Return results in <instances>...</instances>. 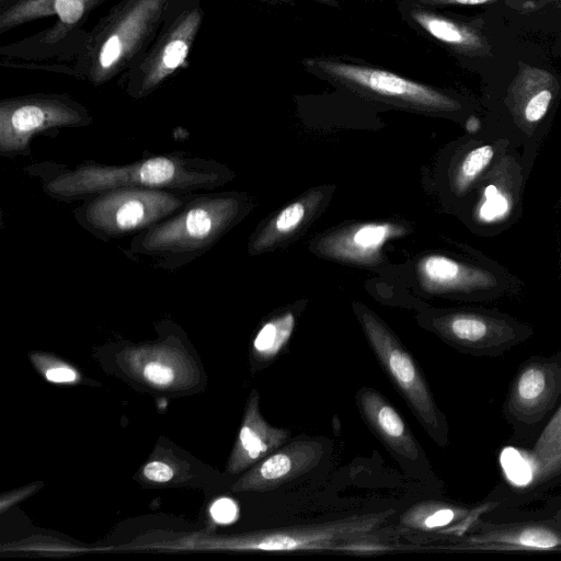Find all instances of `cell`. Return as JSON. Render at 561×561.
Returning a JSON list of instances; mask_svg holds the SVG:
<instances>
[{
  "label": "cell",
  "instance_id": "17",
  "mask_svg": "<svg viewBox=\"0 0 561 561\" xmlns=\"http://www.w3.org/2000/svg\"><path fill=\"white\" fill-rule=\"evenodd\" d=\"M321 198L322 193L314 191L284 207L255 234L249 245V251L253 254L261 253L293 234L317 207Z\"/></svg>",
  "mask_w": 561,
  "mask_h": 561
},
{
  "label": "cell",
  "instance_id": "2",
  "mask_svg": "<svg viewBox=\"0 0 561 561\" xmlns=\"http://www.w3.org/2000/svg\"><path fill=\"white\" fill-rule=\"evenodd\" d=\"M240 196L202 192L181 209L134 236L126 253L164 270H178L209 251L243 211Z\"/></svg>",
  "mask_w": 561,
  "mask_h": 561
},
{
  "label": "cell",
  "instance_id": "1",
  "mask_svg": "<svg viewBox=\"0 0 561 561\" xmlns=\"http://www.w3.org/2000/svg\"><path fill=\"white\" fill-rule=\"evenodd\" d=\"M42 180L44 192L62 202L83 201L116 187H153L182 192H208L228 180L214 160L188 152L157 154L122 165L84 161L75 167L45 162L25 168Z\"/></svg>",
  "mask_w": 561,
  "mask_h": 561
},
{
  "label": "cell",
  "instance_id": "13",
  "mask_svg": "<svg viewBox=\"0 0 561 561\" xmlns=\"http://www.w3.org/2000/svg\"><path fill=\"white\" fill-rule=\"evenodd\" d=\"M416 272L422 287L428 293L468 291L496 284L493 275L486 271L439 254L421 259L416 265Z\"/></svg>",
  "mask_w": 561,
  "mask_h": 561
},
{
  "label": "cell",
  "instance_id": "22",
  "mask_svg": "<svg viewBox=\"0 0 561 561\" xmlns=\"http://www.w3.org/2000/svg\"><path fill=\"white\" fill-rule=\"evenodd\" d=\"M493 154L494 150L490 145H483L471 150L457 169L454 179L455 190L458 193L465 192L488 167Z\"/></svg>",
  "mask_w": 561,
  "mask_h": 561
},
{
  "label": "cell",
  "instance_id": "25",
  "mask_svg": "<svg viewBox=\"0 0 561 561\" xmlns=\"http://www.w3.org/2000/svg\"><path fill=\"white\" fill-rule=\"evenodd\" d=\"M428 513L425 514L421 508L419 513H415L410 518L411 524L416 525L414 527L423 529H434L443 527L451 523L456 517V512L450 507H434L428 508Z\"/></svg>",
  "mask_w": 561,
  "mask_h": 561
},
{
  "label": "cell",
  "instance_id": "33",
  "mask_svg": "<svg viewBox=\"0 0 561 561\" xmlns=\"http://www.w3.org/2000/svg\"><path fill=\"white\" fill-rule=\"evenodd\" d=\"M517 2L519 3L520 5L523 4H526V9H538L540 8L541 5H547L549 3H556V2H561V0H510L507 2Z\"/></svg>",
  "mask_w": 561,
  "mask_h": 561
},
{
  "label": "cell",
  "instance_id": "31",
  "mask_svg": "<svg viewBox=\"0 0 561 561\" xmlns=\"http://www.w3.org/2000/svg\"><path fill=\"white\" fill-rule=\"evenodd\" d=\"M272 5H295L299 0H261ZM308 2H313L319 5H324L332 9H341L342 2L341 0H304Z\"/></svg>",
  "mask_w": 561,
  "mask_h": 561
},
{
  "label": "cell",
  "instance_id": "7",
  "mask_svg": "<svg viewBox=\"0 0 561 561\" xmlns=\"http://www.w3.org/2000/svg\"><path fill=\"white\" fill-rule=\"evenodd\" d=\"M397 11L410 28L460 60L468 61L491 55V44L478 20L410 0H398Z\"/></svg>",
  "mask_w": 561,
  "mask_h": 561
},
{
  "label": "cell",
  "instance_id": "20",
  "mask_svg": "<svg viewBox=\"0 0 561 561\" xmlns=\"http://www.w3.org/2000/svg\"><path fill=\"white\" fill-rule=\"evenodd\" d=\"M294 325L295 317L291 312L284 313L266 322L254 340L255 351L273 359L287 343Z\"/></svg>",
  "mask_w": 561,
  "mask_h": 561
},
{
  "label": "cell",
  "instance_id": "10",
  "mask_svg": "<svg viewBox=\"0 0 561 561\" xmlns=\"http://www.w3.org/2000/svg\"><path fill=\"white\" fill-rule=\"evenodd\" d=\"M561 390V368L550 362H533L516 377L508 399V410L520 421L540 417Z\"/></svg>",
  "mask_w": 561,
  "mask_h": 561
},
{
  "label": "cell",
  "instance_id": "35",
  "mask_svg": "<svg viewBox=\"0 0 561 561\" xmlns=\"http://www.w3.org/2000/svg\"><path fill=\"white\" fill-rule=\"evenodd\" d=\"M360 1L368 3V4H373V3H381L385 0H360Z\"/></svg>",
  "mask_w": 561,
  "mask_h": 561
},
{
  "label": "cell",
  "instance_id": "6",
  "mask_svg": "<svg viewBox=\"0 0 561 561\" xmlns=\"http://www.w3.org/2000/svg\"><path fill=\"white\" fill-rule=\"evenodd\" d=\"M91 117L81 106L61 99L43 98L2 102L0 154L12 158L30 153L31 139L43 131L85 126Z\"/></svg>",
  "mask_w": 561,
  "mask_h": 561
},
{
  "label": "cell",
  "instance_id": "9",
  "mask_svg": "<svg viewBox=\"0 0 561 561\" xmlns=\"http://www.w3.org/2000/svg\"><path fill=\"white\" fill-rule=\"evenodd\" d=\"M323 446L313 439L284 444L263 458L244 484L253 490H274L314 468L323 456Z\"/></svg>",
  "mask_w": 561,
  "mask_h": 561
},
{
  "label": "cell",
  "instance_id": "12",
  "mask_svg": "<svg viewBox=\"0 0 561 561\" xmlns=\"http://www.w3.org/2000/svg\"><path fill=\"white\" fill-rule=\"evenodd\" d=\"M433 325L447 340L472 350L500 347L515 336L506 323L476 313H450L435 319Z\"/></svg>",
  "mask_w": 561,
  "mask_h": 561
},
{
  "label": "cell",
  "instance_id": "4",
  "mask_svg": "<svg viewBox=\"0 0 561 561\" xmlns=\"http://www.w3.org/2000/svg\"><path fill=\"white\" fill-rule=\"evenodd\" d=\"M202 192L153 187H116L81 201L77 222L95 238L134 237L168 218Z\"/></svg>",
  "mask_w": 561,
  "mask_h": 561
},
{
  "label": "cell",
  "instance_id": "27",
  "mask_svg": "<svg viewBox=\"0 0 561 561\" xmlns=\"http://www.w3.org/2000/svg\"><path fill=\"white\" fill-rule=\"evenodd\" d=\"M238 510L230 499L217 500L211 508L210 514L217 523L227 524L232 522L237 516Z\"/></svg>",
  "mask_w": 561,
  "mask_h": 561
},
{
  "label": "cell",
  "instance_id": "29",
  "mask_svg": "<svg viewBox=\"0 0 561 561\" xmlns=\"http://www.w3.org/2000/svg\"><path fill=\"white\" fill-rule=\"evenodd\" d=\"M144 474L150 481L167 482L172 479L173 470L164 462L152 461L145 467Z\"/></svg>",
  "mask_w": 561,
  "mask_h": 561
},
{
  "label": "cell",
  "instance_id": "32",
  "mask_svg": "<svg viewBox=\"0 0 561 561\" xmlns=\"http://www.w3.org/2000/svg\"><path fill=\"white\" fill-rule=\"evenodd\" d=\"M46 378L54 382L71 381L76 378L72 369L66 367L50 368L46 371Z\"/></svg>",
  "mask_w": 561,
  "mask_h": 561
},
{
  "label": "cell",
  "instance_id": "19",
  "mask_svg": "<svg viewBox=\"0 0 561 561\" xmlns=\"http://www.w3.org/2000/svg\"><path fill=\"white\" fill-rule=\"evenodd\" d=\"M533 461L540 479L551 477L561 470V408L539 436Z\"/></svg>",
  "mask_w": 561,
  "mask_h": 561
},
{
  "label": "cell",
  "instance_id": "8",
  "mask_svg": "<svg viewBox=\"0 0 561 561\" xmlns=\"http://www.w3.org/2000/svg\"><path fill=\"white\" fill-rule=\"evenodd\" d=\"M405 231L403 226L392 222L355 224L321 238L317 250L334 260L370 265L380 261L388 240Z\"/></svg>",
  "mask_w": 561,
  "mask_h": 561
},
{
  "label": "cell",
  "instance_id": "28",
  "mask_svg": "<svg viewBox=\"0 0 561 561\" xmlns=\"http://www.w3.org/2000/svg\"><path fill=\"white\" fill-rule=\"evenodd\" d=\"M145 377L154 385H169L174 377L173 370L169 366L159 363H149L144 370Z\"/></svg>",
  "mask_w": 561,
  "mask_h": 561
},
{
  "label": "cell",
  "instance_id": "24",
  "mask_svg": "<svg viewBox=\"0 0 561 561\" xmlns=\"http://www.w3.org/2000/svg\"><path fill=\"white\" fill-rule=\"evenodd\" d=\"M511 203L507 195L496 186L489 185L484 191V202L478 208V218L483 222H496L507 216Z\"/></svg>",
  "mask_w": 561,
  "mask_h": 561
},
{
  "label": "cell",
  "instance_id": "18",
  "mask_svg": "<svg viewBox=\"0 0 561 561\" xmlns=\"http://www.w3.org/2000/svg\"><path fill=\"white\" fill-rule=\"evenodd\" d=\"M198 22L199 15L194 12L180 25L162 49L160 58L148 78V85L156 84L183 62Z\"/></svg>",
  "mask_w": 561,
  "mask_h": 561
},
{
  "label": "cell",
  "instance_id": "26",
  "mask_svg": "<svg viewBox=\"0 0 561 561\" xmlns=\"http://www.w3.org/2000/svg\"><path fill=\"white\" fill-rule=\"evenodd\" d=\"M85 0H54L53 10L61 22L73 24L78 22L84 11Z\"/></svg>",
  "mask_w": 561,
  "mask_h": 561
},
{
  "label": "cell",
  "instance_id": "14",
  "mask_svg": "<svg viewBox=\"0 0 561 561\" xmlns=\"http://www.w3.org/2000/svg\"><path fill=\"white\" fill-rule=\"evenodd\" d=\"M556 87L557 79L550 71L520 64L510 96L526 122L537 123L548 112Z\"/></svg>",
  "mask_w": 561,
  "mask_h": 561
},
{
  "label": "cell",
  "instance_id": "11",
  "mask_svg": "<svg viewBox=\"0 0 561 561\" xmlns=\"http://www.w3.org/2000/svg\"><path fill=\"white\" fill-rule=\"evenodd\" d=\"M356 400L366 423L389 448L408 460L417 459V442L400 414L382 394L370 388H362Z\"/></svg>",
  "mask_w": 561,
  "mask_h": 561
},
{
  "label": "cell",
  "instance_id": "5",
  "mask_svg": "<svg viewBox=\"0 0 561 561\" xmlns=\"http://www.w3.org/2000/svg\"><path fill=\"white\" fill-rule=\"evenodd\" d=\"M359 321L379 364L426 432L438 444L446 439L445 421L414 358L396 335L369 310Z\"/></svg>",
  "mask_w": 561,
  "mask_h": 561
},
{
  "label": "cell",
  "instance_id": "21",
  "mask_svg": "<svg viewBox=\"0 0 561 561\" xmlns=\"http://www.w3.org/2000/svg\"><path fill=\"white\" fill-rule=\"evenodd\" d=\"M493 541L525 548L548 549L561 545V536L545 526H525L493 536Z\"/></svg>",
  "mask_w": 561,
  "mask_h": 561
},
{
  "label": "cell",
  "instance_id": "16",
  "mask_svg": "<svg viewBox=\"0 0 561 561\" xmlns=\"http://www.w3.org/2000/svg\"><path fill=\"white\" fill-rule=\"evenodd\" d=\"M161 1H139L117 25L100 50L99 64L102 69H110L131 48L145 30L149 18L160 8Z\"/></svg>",
  "mask_w": 561,
  "mask_h": 561
},
{
  "label": "cell",
  "instance_id": "34",
  "mask_svg": "<svg viewBox=\"0 0 561 561\" xmlns=\"http://www.w3.org/2000/svg\"><path fill=\"white\" fill-rule=\"evenodd\" d=\"M479 122L478 119H476L474 117H471L470 119L467 121V124H466V128L468 131L470 133H474L479 129Z\"/></svg>",
  "mask_w": 561,
  "mask_h": 561
},
{
  "label": "cell",
  "instance_id": "3",
  "mask_svg": "<svg viewBox=\"0 0 561 561\" xmlns=\"http://www.w3.org/2000/svg\"><path fill=\"white\" fill-rule=\"evenodd\" d=\"M306 72L353 94L425 113H455L458 99L439 88L350 56L312 55L301 59Z\"/></svg>",
  "mask_w": 561,
  "mask_h": 561
},
{
  "label": "cell",
  "instance_id": "23",
  "mask_svg": "<svg viewBox=\"0 0 561 561\" xmlns=\"http://www.w3.org/2000/svg\"><path fill=\"white\" fill-rule=\"evenodd\" d=\"M501 462L507 478L518 485L530 482L536 473V468L529 459L512 447L503 450Z\"/></svg>",
  "mask_w": 561,
  "mask_h": 561
},
{
  "label": "cell",
  "instance_id": "30",
  "mask_svg": "<svg viewBox=\"0 0 561 561\" xmlns=\"http://www.w3.org/2000/svg\"><path fill=\"white\" fill-rule=\"evenodd\" d=\"M422 5L444 9L447 7L478 5L496 2L499 0H410ZM510 1V0H506Z\"/></svg>",
  "mask_w": 561,
  "mask_h": 561
},
{
  "label": "cell",
  "instance_id": "15",
  "mask_svg": "<svg viewBox=\"0 0 561 561\" xmlns=\"http://www.w3.org/2000/svg\"><path fill=\"white\" fill-rule=\"evenodd\" d=\"M289 435V430L272 426L262 417L255 399L240 430L239 462L248 466L262 460L286 444Z\"/></svg>",
  "mask_w": 561,
  "mask_h": 561
}]
</instances>
